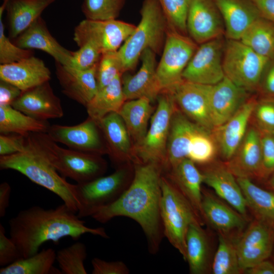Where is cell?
I'll list each match as a JSON object with an SVG mask.
<instances>
[{
    "label": "cell",
    "instance_id": "1",
    "mask_svg": "<svg viewBox=\"0 0 274 274\" xmlns=\"http://www.w3.org/2000/svg\"><path fill=\"white\" fill-rule=\"evenodd\" d=\"M134 167V176L128 188L117 200L91 217L101 223L119 216L134 220L145 233L149 252L156 254L164 237L160 209L163 167L152 162L139 163Z\"/></svg>",
    "mask_w": 274,
    "mask_h": 274
},
{
    "label": "cell",
    "instance_id": "2",
    "mask_svg": "<svg viewBox=\"0 0 274 274\" xmlns=\"http://www.w3.org/2000/svg\"><path fill=\"white\" fill-rule=\"evenodd\" d=\"M10 237L23 258L39 252L45 242L57 243L64 237L74 240L89 233L109 238L102 227L90 228L64 203L54 209L34 206L20 211L9 221Z\"/></svg>",
    "mask_w": 274,
    "mask_h": 274
},
{
    "label": "cell",
    "instance_id": "3",
    "mask_svg": "<svg viewBox=\"0 0 274 274\" xmlns=\"http://www.w3.org/2000/svg\"><path fill=\"white\" fill-rule=\"evenodd\" d=\"M28 135L23 151L0 156L1 169L19 172L32 182L57 195L71 210L77 213L79 204L76 195V185L68 182L48 162L31 144Z\"/></svg>",
    "mask_w": 274,
    "mask_h": 274
},
{
    "label": "cell",
    "instance_id": "4",
    "mask_svg": "<svg viewBox=\"0 0 274 274\" xmlns=\"http://www.w3.org/2000/svg\"><path fill=\"white\" fill-rule=\"evenodd\" d=\"M139 24L118 50L123 73L133 70L142 53L149 49L160 54L169 23L158 0H143Z\"/></svg>",
    "mask_w": 274,
    "mask_h": 274
},
{
    "label": "cell",
    "instance_id": "5",
    "mask_svg": "<svg viewBox=\"0 0 274 274\" xmlns=\"http://www.w3.org/2000/svg\"><path fill=\"white\" fill-rule=\"evenodd\" d=\"M33 147L63 177L77 184L101 177L106 164L97 154L65 149L58 146L47 133H32L28 135Z\"/></svg>",
    "mask_w": 274,
    "mask_h": 274
},
{
    "label": "cell",
    "instance_id": "6",
    "mask_svg": "<svg viewBox=\"0 0 274 274\" xmlns=\"http://www.w3.org/2000/svg\"><path fill=\"white\" fill-rule=\"evenodd\" d=\"M161 187L160 209L164 237L185 260L186 237L188 228L193 223L202 224V219L175 185L163 175Z\"/></svg>",
    "mask_w": 274,
    "mask_h": 274
},
{
    "label": "cell",
    "instance_id": "7",
    "mask_svg": "<svg viewBox=\"0 0 274 274\" xmlns=\"http://www.w3.org/2000/svg\"><path fill=\"white\" fill-rule=\"evenodd\" d=\"M132 168L121 167L112 174L76 184L79 204L77 214L82 218L91 216L101 208L117 200L128 188L134 176Z\"/></svg>",
    "mask_w": 274,
    "mask_h": 274
},
{
    "label": "cell",
    "instance_id": "8",
    "mask_svg": "<svg viewBox=\"0 0 274 274\" xmlns=\"http://www.w3.org/2000/svg\"><path fill=\"white\" fill-rule=\"evenodd\" d=\"M240 40L227 39L223 56L225 77L248 92L255 90L269 60Z\"/></svg>",
    "mask_w": 274,
    "mask_h": 274
},
{
    "label": "cell",
    "instance_id": "9",
    "mask_svg": "<svg viewBox=\"0 0 274 274\" xmlns=\"http://www.w3.org/2000/svg\"><path fill=\"white\" fill-rule=\"evenodd\" d=\"M159 94L157 107L143 139L136 144L135 155L140 163H157L163 168L166 159L167 144L171 119L175 112L172 94Z\"/></svg>",
    "mask_w": 274,
    "mask_h": 274
},
{
    "label": "cell",
    "instance_id": "10",
    "mask_svg": "<svg viewBox=\"0 0 274 274\" xmlns=\"http://www.w3.org/2000/svg\"><path fill=\"white\" fill-rule=\"evenodd\" d=\"M197 48L191 38L169 25L156 68L162 91L171 92L183 81V73Z\"/></svg>",
    "mask_w": 274,
    "mask_h": 274
},
{
    "label": "cell",
    "instance_id": "11",
    "mask_svg": "<svg viewBox=\"0 0 274 274\" xmlns=\"http://www.w3.org/2000/svg\"><path fill=\"white\" fill-rule=\"evenodd\" d=\"M135 27L133 24L117 19H85L75 27L73 39L79 47L89 44L102 54L118 50Z\"/></svg>",
    "mask_w": 274,
    "mask_h": 274
},
{
    "label": "cell",
    "instance_id": "12",
    "mask_svg": "<svg viewBox=\"0 0 274 274\" xmlns=\"http://www.w3.org/2000/svg\"><path fill=\"white\" fill-rule=\"evenodd\" d=\"M225 43L221 37L200 44L183 73V80L207 85L221 81L225 77L223 67Z\"/></svg>",
    "mask_w": 274,
    "mask_h": 274
},
{
    "label": "cell",
    "instance_id": "13",
    "mask_svg": "<svg viewBox=\"0 0 274 274\" xmlns=\"http://www.w3.org/2000/svg\"><path fill=\"white\" fill-rule=\"evenodd\" d=\"M242 272L267 259L274 248V224L255 219L235 242Z\"/></svg>",
    "mask_w": 274,
    "mask_h": 274
},
{
    "label": "cell",
    "instance_id": "14",
    "mask_svg": "<svg viewBox=\"0 0 274 274\" xmlns=\"http://www.w3.org/2000/svg\"><path fill=\"white\" fill-rule=\"evenodd\" d=\"M187 31L197 44L225 35V26L215 0H191L187 17Z\"/></svg>",
    "mask_w": 274,
    "mask_h": 274
},
{
    "label": "cell",
    "instance_id": "15",
    "mask_svg": "<svg viewBox=\"0 0 274 274\" xmlns=\"http://www.w3.org/2000/svg\"><path fill=\"white\" fill-rule=\"evenodd\" d=\"M99 127L98 123L88 117L84 122L74 126L50 125L47 133L53 141L70 149L97 155L106 151Z\"/></svg>",
    "mask_w": 274,
    "mask_h": 274
},
{
    "label": "cell",
    "instance_id": "16",
    "mask_svg": "<svg viewBox=\"0 0 274 274\" xmlns=\"http://www.w3.org/2000/svg\"><path fill=\"white\" fill-rule=\"evenodd\" d=\"M211 86L183 80L169 92L189 118L211 130L214 129L210 107Z\"/></svg>",
    "mask_w": 274,
    "mask_h": 274
},
{
    "label": "cell",
    "instance_id": "17",
    "mask_svg": "<svg viewBox=\"0 0 274 274\" xmlns=\"http://www.w3.org/2000/svg\"><path fill=\"white\" fill-rule=\"evenodd\" d=\"M201 218L218 234L236 239L248 222L245 217L219 197L202 190Z\"/></svg>",
    "mask_w": 274,
    "mask_h": 274
},
{
    "label": "cell",
    "instance_id": "18",
    "mask_svg": "<svg viewBox=\"0 0 274 274\" xmlns=\"http://www.w3.org/2000/svg\"><path fill=\"white\" fill-rule=\"evenodd\" d=\"M12 106L30 117L44 121L61 118L64 113L60 99L54 94L49 81L22 91Z\"/></svg>",
    "mask_w": 274,
    "mask_h": 274
},
{
    "label": "cell",
    "instance_id": "19",
    "mask_svg": "<svg viewBox=\"0 0 274 274\" xmlns=\"http://www.w3.org/2000/svg\"><path fill=\"white\" fill-rule=\"evenodd\" d=\"M149 49L142 54V65L133 75H127L122 79L125 100L146 97L152 103L162 91L156 73V55Z\"/></svg>",
    "mask_w": 274,
    "mask_h": 274
},
{
    "label": "cell",
    "instance_id": "20",
    "mask_svg": "<svg viewBox=\"0 0 274 274\" xmlns=\"http://www.w3.org/2000/svg\"><path fill=\"white\" fill-rule=\"evenodd\" d=\"M98 64L89 69L80 70L55 62V73L62 93L86 107L98 91Z\"/></svg>",
    "mask_w": 274,
    "mask_h": 274
},
{
    "label": "cell",
    "instance_id": "21",
    "mask_svg": "<svg viewBox=\"0 0 274 274\" xmlns=\"http://www.w3.org/2000/svg\"><path fill=\"white\" fill-rule=\"evenodd\" d=\"M236 178L262 179L260 131L250 127L233 156L225 164Z\"/></svg>",
    "mask_w": 274,
    "mask_h": 274
},
{
    "label": "cell",
    "instance_id": "22",
    "mask_svg": "<svg viewBox=\"0 0 274 274\" xmlns=\"http://www.w3.org/2000/svg\"><path fill=\"white\" fill-rule=\"evenodd\" d=\"M248 99V91L226 77L212 85L210 107L214 129L228 121Z\"/></svg>",
    "mask_w": 274,
    "mask_h": 274
},
{
    "label": "cell",
    "instance_id": "23",
    "mask_svg": "<svg viewBox=\"0 0 274 274\" xmlns=\"http://www.w3.org/2000/svg\"><path fill=\"white\" fill-rule=\"evenodd\" d=\"M256 104L254 99H248L228 121L213 129L217 147L227 161L233 156L244 138Z\"/></svg>",
    "mask_w": 274,
    "mask_h": 274
},
{
    "label": "cell",
    "instance_id": "24",
    "mask_svg": "<svg viewBox=\"0 0 274 274\" xmlns=\"http://www.w3.org/2000/svg\"><path fill=\"white\" fill-rule=\"evenodd\" d=\"M14 43L25 49H39L51 56L55 62L71 66L73 51L61 46L49 32L41 17L16 39Z\"/></svg>",
    "mask_w": 274,
    "mask_h": 274
},
{
    "label": "cell",
    "instance_id": "25",
    "mask_svg": "<svg viewBox=\"0 0 274 274\" xmlns=\"http://www.w3.org/2000/svg\"><path fill=\"white\" fill-rule=\"evenodd\" d=\"M202 174L203 183L212 188L218 197L248 218V207L242 190L236 178L226 165H212Z\"/></svg>",
    "mask_w": 274,
    "mask_h": 274
},
{
    "label": "cell",
    "instance_id": "26",
    "mask_svg": "<svg viewBox=\"0 0 274 274\" xmlns=\"http://www.w3.org/2000/svg\"><path fill=\"white\" fill-rule=\"evenodd\" d=\"M51 72L43 60L34 55L10 64L0 65V80L22 91L49 81Z\"/></svg>",
    "mask_w": 274,
    "mask_h": 274
},
{
    "label": "cell",
    "instance_id": "27",
    "mask_svg": "<svg viewBox=\"0 0 274 274\" xmlns=\"http://www.w3.org/2000/svg\"><path fill=\"white\" fill-rule=\"evenodd\" d=\"M220 11L227 39L239 40L250 25L260 17L252 0H215Z\"/></svg>",
    "mask_w": 274,
    "mask_h": 274
},
{
    "label": "cell",
    "instance_id": "28",
    "mask_svg": "<svg viewBox=\"0 0 274 274\" xmlns=\"http://www.w3.org/2000/svg\"><path fill=\"white\" fill-rule=\"evenodd\" d=\"M200 127L202 126L190 121L180 112H174L170 122L166 159L163 168L170 169L187 158L191 139Z\"/></svg>",
    "mask_w": 274,
    "mask_h": 274
},
{
    "label": "cell",
    "instance_id": "29",
    "mask_svg": "<svg viewBox=\"0 0 274 274\" xmlns=\"http://www.w3.org/2000/svg\"><path fill=\"white\" fill-rule=\"evenodd\" d=\"M169 180L189 202L202 219L201 206L203 175L197 169L195 163L188 158L183 159L170 169Z\"/></svg>",
    "mask_w": 274,
    "mask_h": 274
},
{
    "label": "cell",
    "instance_id": "30",
    "mask_svg": "<svg viewBox=\"0 0 274 274\" xmlns=\"http://www.w3.org/2000/svg\"><path fill=\"white\" fill-rule=\"evenodd\" d=\"M55 0H8L6 10L9 35L16 39L35 22L44 10Z\"/></svg>",
    "mask_w": 274,
    "mask_h": 274
},
{
    "label": "cell",
    "instance_id": "31",
    "mask_svg": "<svg viewBox=\"0 0 274 274\" xmlns=\"http://www.w3.org/2000/svg\"><path fill=\"white\" fill-rule=\"evenodd\" d=\"M199 222L191 224L186 237V256L191 274H205L210 270V244L206 231Z\"/></svg>",
    "mask_w": 274,
    "mask_h": 274
},
{
    "label": "cell",
    "instance_id": "32",
    "mask_svg": "<svg viewBox=\"0 0 274 274\" xmlns=\"http://www.w3.org/2000/svg\"><path fill=\"white\" fill-rule=\"evenodd\" d=\"M121 76H117L111 83L99 90L86 106L88 117L97 123L110 113H118L124 103Z\"/></svg>",
    "mask_w": 274,
    "mask_h": 274
},
{
    "label": "cell",
    "instance_id": "33",
    "mask_svg": "<svg viewBox=\"0 0 274 274\" xmlns=\"http://www.w3.org/2000/svg\"><path fill=\"white\" fill-rule=\"evenodd\" d=\"M150 100L142 97L124 102L118 113L122 118L131 136L140 143L148 130V124L153 108Z\"/></svg>",
    "mask_w": 274,
    "mask_h": 274
},
{
    "label": "cell",
    "instance_id": "34",
    "mask_svg": "<svg viewBox=\"0 0 274 274\" xmlns=\"http://www.w3.org/2000/svg\"><path fill=\"white\" fill-rule=\"evenodd\" d=\"M47 121L30 117L12 106H0L1 133H15L27 136L32 133H47Z\"/></svg>",
    "mask_w": 274,
    "mask_h": 274
},
{
    "label": "cell",
    "instance_id": "35",
    "mask_svg": "<svg viewBox=\"0 0 274 274\" xmlns=\"http://www.w3.org/2000/svg\"><path fill=\"white\" fill-rule=\"evenodd\" d=\"M247 207L256 218L274 224V192L254 184L250 179L236 178Z\"/></svg>",
    "mask_w": 274,
    "mask_h": 274
},
{
    "label": "cell",
    "instance_id": "36",
    "mask_svg": "<svg viewBox=\"0 0 274 274\" xmlns=\"http://www.w3.org/2000/svg\"><path fill=\"white\" fill-rule=\"evenodd\" d=\"M258 54L274 58V23L259 17L247 29L239 40Z\"/></svg>",
    "mask_w": 274,
    "mask_h": 274
},
{
    "label": "cell",
    "instance_id": "37",
    "mask_svg": "<svg viewBox=\"0 0 274 274\" xmlns=\"http://www.w3.org/2000/svg\"><path fill=\"white\" fill-rule=\"evenodd\" d=\"M56 253L52 248L43 249L28 257L22 258L10 265L2 267L0 274L61 273L53 267Z\"/></svg>",
    "mask_w": 274,
    "mask_h": 274
},
{
    "label": "cell",
    "instance_id": "38",
    "mask_svg": "<svg viewBox=\"0 0 274 274\" xmlns=\"http://www.w3.org/2000/svg\"><path fill=\"white\" fill-rule=\"evenodd\" d=\"M98 124L115 154L128 155L131 148L130 135L119 113L113 112L107 115Z\"/></svg>",
    "mask_w": 274,
    "mask_h": 274
},
{
    "label": "cell",
    "instance_id": "39",
    "mask_svg": "<svg viewBox=\"0 0 274 274\" xmlns=\"http://www.w3.org/2000/svg\"><path fill=\"white\" fill-rule=\"evenodd\" d=\"M235 239L218 234V246L212 265L213 274L241 273Z\"/></svg>",
    "mask_w": 274,
    "mask_h": 274
},
{
    "label": "cell",
    "instance_id": "40",
    "mask_svg": "<svg viewBox=\"0 0 274 274\" xmlns=\"http://www.w3.org/2000/svg\"><path fill=\"white\" fill-rule=\"evenodd\" d=\"M211 131L200 127L191 139L187 158L195 163L206 164L215 157L217 145Z\"/></svg>",
    "mask_w": 274,
    "mask_h": 274
},
{
    "label": "cell",
    "instance_id": "41",
    "mask_svg": "<svg viewBox=\"0 0 274 274\" xmlns=\"http://www.w3.org/2000/svg\"><path fill=\"white\" fill-rule=\"evenodd\" d=\"M87 256L85 245L78 242L58 250L56 260L61 273L86 274L84 262Z\"/></svg>",
    "mask_w": 274,
    "mask_h": 274
},
{
    "label": "cell",
    "instance_id": "42",
    "mask_svg": "<svg viewBox=\"0 0 274 274\" xmlns=\"http://www.w3.org/2000/svg\"><path fill=\"white\" fill-rule=\"evenodd\" d=\"M126 0H84L82 11L86 19L91 20L116 19Z\"/></svg>",
    "mask_w": 274,
    "mask_h": 274
},
{
    "label": "cell",
    "instance_id": "43",
    "mask_svg": "<svg viewBox=\"0 0 274 274\" xmlns=\"http://www.w3.org/2000/svg\"><path fill=\"white\" fill-rule=\"evenodd\" d=\"M123 73L122 62L118 50L102 53L98 62L96 74L98 90Z\"/></svg>",
    "mask_w": 274,
    "mask_h": 274
},
{
    "label": "cell",
    "instance_id": "44",
    "mask_svg": "<svg viewBox=\"0 0 274 274\" xmlns=\"http://www.w3.org/2000/svg\"><path fill=\"white\" fill-rule=\"evenodd\" d=\"M172 28L186 35L187 17L191 0H158Z\"/></svg>",
    "mask_w": 274,
    "mask_h": 274
},
{
    "label": "cell",
    "instance_id": "45",
    "mask_svg": "<svg viewBox=\"0 0 274 274\" xmlns=\"http://www.w3.org/2000/svg\"><path fill=\"white\" fill-rule=\"evenodd\" d=\"M0 7V64L16 62L33 55L29 49L21 48L12 43L5 33L2 16L5 10Z\"/></svg>",
    "mask_w": 274,
    "mask_h": 274
},
{
    "label": "cell",
    "instance_id": "46",
    "mask_svg": "<svg viewBox=\"0 0 274 274\" xmlns=\"http://www.w3.org/2000/svg\"><path fill=\"white\" fill-rule=\"evenodd\" d=\"M101 53L93 46L86 44L73 51L71 67L80 70H86L97 64Z\"/></svg>",
    "mask_w": 274,
    "mask_h": 274
},
{
    "label": "cell",
    "instance_id": "47",
    "mask_svg": "<svg viewBox=\"0 0 274 274\" xmlns=\"http://www.w3.org/2000/svg\"><path fill=\"white\" fill-rule=\"evenodd\" d=\"M262 158V179L266 178L274 171V131L261 130Z\"/></svg>",
    "mask_w": 274,
    "mask_h": 274
},
{
    "label": "cell",
    "instance_id": "48",
    "mask_svg": "<svg viewBox=\"0 0 274 274\" xmlns=\"http://www.w3.org/2000/svg\"><path fill=\"white\" fill-rule=\"evenodd\" d=\"M252 115L260 130L274 131V100L256 102Z\"/></svg>",
    "mask_w": 274,
    "mask_h": 274
},
{
    "label": "cell",
    "instance_id": "49",
    "mask_svg": "<svg viewBox=\"0 0 274 274\" xmlns=\"http://www.w3.org/2000/svg\"><path fill=\"white\" fill-rule=\"evenodd\" d=\"M23 258L17 245L6 235L5 229L0 224V266L5 267Z\"/></svg>",
    "mask_w": 274,
    "mask_h": 274
},
{
    "label": "cell",
    "instance_id": "50",
    "mask_svg": "<svg viewBox=\"0 0 274 274\" xmlns=\"http://www.w3.org/2000/svg\"><path fill=\"white\" fill-rule=\"evenodd\" d=\"M26 137L15 133H1L0 155H10L23 151L26 146Z\"/></svg>",
    "mask_w": 274,
    "mask_h": 274
},
{
    "label": "cell",
    "instance_id": "51",
    "mask_svg": "<svg viewBox=\"0 0 274 274\" xmlns=\"http://www.w3.org/2000/svg\"><path fill=\"white\" fill-rule=\"evenodd\" d=\"M92 274H128L129 270L121 261H107L98 258L91 260Z\"/></svg>",
    "mask_w": 274,
    "mask_h": 274
},
{
    "label": "cell",
    "instance_id": "52",
    "mask_svg": "<svg viewBox=\"0 0 274 274\" xmlns=\"http://www.w3.org/2000/svg\"><path fill=\"white\" fill-rule=\"evenodd\" d=\"M22 91L15 85L0 80V106H12Z\"/></svg>",
    "mask_w": 274,
    "mask_h": 274
},
{
    "label": "cell",
    "instance_id": "53",
    "mask_svg": "<svg viewBox=\"0 0 274 274\" xmlns=\"http://www.w3.org/2000/svg\"><path fill=\"white\" fill-rule=\"evenodd\" d=\"M267 94L274 95V58L270 59L262 75L260 85Z\"/></svg>",
    "mask_w": 274,
    "mask_h": 274
},
{
    "label": "cell",
    "instance_id": "54",
    "mask_svg": "<svg viewBox=\"0 0 274 274\" xmlns=\"http://www.w3.org/2000/svg\"><path fill=\"white\" fill-rule=\"evenodd\" d=\"M260 15L274 23V0H252Z\"/></svg>",
    "mask_w": 274,
    "mask_h": 274
},
{
    "label": "cell",
    "instance_id": "55",
    "mask_svg": "<svg viewBox=\"0 0 274 274\" xmlns=\"http://www.w3.org/2000/svg\"><path fill=\"white\" fill-rule=\"evenodd\" d=\"M11 188L7 182H3L0 185V217L5 216L7 210L9 206Z\"/></svg>",
    "mask_w": 274,
    "mask_h": 274
},
{
    "label": "cell",
    "instance_id": "56",
    "mask_svg": "<svg viewBox=\"0 0 274 274\" xmlns=\"http://www.w3.org/2000/svg\"><path fill=\"white\" fill-rule=\"evenodd\" d=\"M244 272L247 274H274V264L266 259L247 268Z\"/></svg>",
    "mask_w": 274,
    "mask_h": 274
},
{
    "label": "cell",
    "instance_id": "57",
    "mask_svg": "<svg viewBox=\"0 0 274 274\" xmlns=\"http://www.w3.org/2000/svg\"><path fill=\"white\" fill-rule=\"evenodd\" d=\"M268 184L270 189L274 192V171L270 175Z\"/></svg>",
    "mask_w": 274,
    "mask_h": 274
},
{
    "label": "cell",
    "instance_id": "58",
    "mask_svg": "<svg viewBox=\"0 0 274 274\" xmlns=\"http://www.w3.org/2000/svg\"><path fill=\"white\" fill-rule=\"evenodd\" d=\"M273 252H274V248H273ZM273 258H274V254H273Z\"/></svg>",
    "mask_w": 274,
    "mask_h": 274
}]
</instances>
